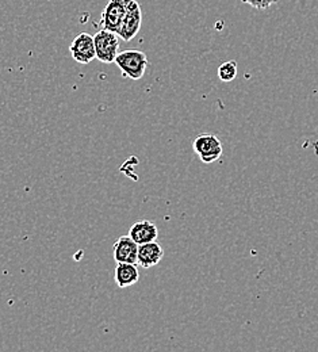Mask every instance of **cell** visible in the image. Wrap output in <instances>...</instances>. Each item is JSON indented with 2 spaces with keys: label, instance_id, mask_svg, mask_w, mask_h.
Returning <instances> with one entry per match:
<instances>
[{
  "label": "cell",
  "instance_id": "8992f818",
  "mask_svg": "<svg viewBox=\"0 0 318 352\" xmlns=\"http://www.w3.org/2000/svg\"><path fill=\"white\" fill-rule=\"evenodd\" d=\"M73 60L79 64H90L96 58V49L93 43V36L89 33H82L76 36L69 46Z\"/></svg>",
  "mask_w": 318,
  "mask_h": 352
},
{
  "label": "cell",
  "instance_id": "7a4b0ae2",
  "mask_svg": "<svg viewBox=\"0 0 318 352\" xmlns=\"http://www.w3.org/2000/svg\"><path fill=\"white\" fill-rule=\"evenodd\" d=\"M120 34L102 29L93 36L96 49V58L103 64H111L115 61L120 49Z\"/></svg>",
  "mask_w": 318,
  "mask_h": 352
},
{
  "label": "cell",
  "instance_id": "9c48e42d",
  "mask_svg": "<svg viewBox=\"0 0 318 352\" xmlns=\"http://www.w3.org/2000/svg\"><path fill=\"white\" fill-rule=\"evenodd\" d=\"M129 236L139 245V244L156 241L159 236V229L156 223L152 221L138 220L129 229Z\"/></svg>",
  "mask_w": 318,
  "mask_h": 352
},
{
  "label": "cell",
  "instance_id": "52a82bcc",
  "mask_svg": "<svg viewBox=\"0 0 318 352\" xmlns=\"http://www.w3.org/2000/svg\"><path fill=\"white\" fill-rule=\"evenodd\" d=\"M114 261L117 263H136L138 244L128 234L120 237L113 247Z\"/></svg>",
  "mask_w": 318,
  "mask_h": 352
},
{
  "label": "cell",
  "instance_id": "8fae6325",
  "mask_svg": "<svg viewBox=\"0 0 318 352\" xmlns=\"http://www.w3.org/2000/svg\"><path fill=\"white\" fill-rule=\"evenodd\" d=\"M237 76V63L236 61H227L218 68V78L221 82L229 83L234 80Z\"/></svg>",
  "mask_w": 318,
  "mask_h": 352
},
{
  "label": "cell",
  "instance_id": "30bf717a",
  "mask_svg": "<svg viewBox=\"0 0 318 352\" xmlns=\"http://www.w3.org/2000/svg\"><path fill=\"white\" fill-rule=\"evenodd\" d=\"M114 279L120 289H126V287L136 285L139 279V272H138L137 264L117 263Z\"/></svg>",
  "mask_w": 318,
  "mask_h": 352
},
{
  "label": "cell",
  "instance_id": "6da1fadb",
  "mask_svg": "<svg viewBox=\"0 0 318 352\" xmlns=\"http://www.w3.org/2000/svg\"><path fill=\"white\" fill-rule=\"evenodd\" d=\"M114 63L120 68L122 75L132 80L142 79L149 64L146 54L138 49H128L120 52Z\"/></svg>",
  "mask_w": 318,
  "mask_h": 352
},
{
  "label": "cell",
  "instance_id": "277c9868",
  "mask_svg": "<svg viewBox=\"0 0 318 352\" xmlns=\"http://www.w3.org/2000/svg\"><path fill=\"white\" fill-rule=\"evenodd\" d=\"M125 16L122 19V25L118 34L125 43H129L136 37L141 29L142 11L137 0H125Z\"/></svg>",
  "mask_w": 318,
  "mask_h": 352
},
{
  "label": "cell",
  "instance_id": "ba28073f",
  "mask_svg": "<svg viewBox=\"0 0 318 352\" xmlns=\"http://www.w3.org/2000/svg\"><path fill=\"white\" fill-rule=\"evenodd\" d=\"M164 258V250L157 241H150L138 245L137 264L142 268H150L160 263Z\"/></svg>",
  "mask_w": 318,
  "mask_h": 352
},
{
  "label": "cell",
  "instance_id": "5b68a950",
  "mask_svg": "<svg viewBox=\"0 0 318 352\" xmlns=\"http://www.w3.org/2000/svg\"><path fill=\"white\" fill-rule=\"evenodd\" d=\"M125 0H110L102 12L99 26L102 29L118 33L125 16Z\"/></svg>",
  "mask_w": 318,
  "mask_h": 352
},
{
  "label": "cell",
  "instance_id": "3957f363",
  "mask_svg": "<svg viewBox=\"0 0 318 352\" xmlns=\"http://www.w3.org/2000/svg\"><path fill=\"white\" fill-rule=\"evenodd\" d=\"M192 148L201 162L206 164H212L223 156V144L220 138L212 133L199 134L194 140Z\"/></svg>",
  "mask_w": 318,
  "mask_h": 352
},
{
  "label": "cell",
  "instance_id": "7c38bea8",
  "mask_svg": "<svg viewBox=\"0 0 318 352\" xmlns=\"http://www.w3.org/2000/svg\"><path fill=\"white\" fill-rule=\"evenodd\" d=\"M241 1L245 4H249L251 7H253L256 10H267L277 0H241Z\"/></svg>",
  "mask_w": 318,
  "mask_h": 352
}]
</instances>
